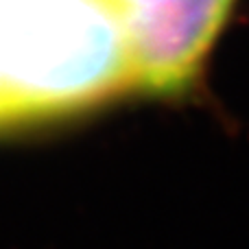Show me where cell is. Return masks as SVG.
I'll use <instances>...</instances> for the list:
<instances>
[{"mask_svg":"<svg viewBox=\"0 0 249 249\" xmlns=\"http://www.w3.org/2000/svg\"><path fill=\"white\" fill-rule=\"evenodd\" d=\"M131 86L127 33L103 0H70L0 26L2 127L79 112Z\"/></svg>","mask_w":249,"mask_h":249,"instance_id":"cell-1","label":"cell"},{"mask_svg":"<svg viewBox=\"0 0 249 249\" xmlns=\"http://www.w3.org/2000/svg\"><path fill=\"white\" fill-rule=\"evenodd\" d=\"M234 0H151L123 20L136 88L175 94L193 81Z\"/></svg>","mask_w":249,"mask_h":249,"instance_id":"cell-2","label":"cell"},{"mask_svg":"<svg viewBox=\"0 0 249 249\" xmlns=\"http://www.w3.org/2000/svg\"><path fill=\"white\" fill-rule=\"evenodd\" d=\"M103 2H107V4H109V7H112V9H114V11H116V13H118V18H121V9H123V4H124V2H127V0H103Z\"/></svg>","mask_w":249,"mask_h":249,"instance_id":"cell-3","label":"cell"}]
</instances>
